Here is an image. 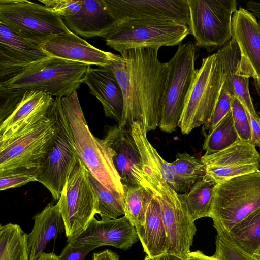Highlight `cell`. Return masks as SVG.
I'll return each instance as SVG.
<instances>
[{
    "mask_svg": "<svg viewBox=\"0 0 260 260\" xmlns=\"http://www.w3.org/2000/svg\"><path fill=\"white\" fill-rule=\"evenodd\" d=\"M34 224L27 235L29 260H36L44 252L47 244L65 232L64 222L58 204L50 203L33 217Z\"/></svg>",
    "mask_w": 260,
    "mask_h": 260,
    "instance_id": "d4e9b609",
    "label": "cell"
},
{
    "mask_svg": "<svg viewBox=\"0 0 260 260\" xmlns=\"http://www.w3.org/2000/svg\"><path fill=\"white\" fill-rule=\"evenodd\" d=\"M35 43L48 56L55 57L88 66L108 67L118 54L97 48L70 30L50 35Z\"/></svg>",
    "mask_w": 260,
    "mask_h": 260,
    "instance_id": "2e32d148",
    "label": "cell"
},
{
    "mask_svg": "<svg viewBox=\"0 0 260 260\" xmlns=\"http://www.w3.org/2000/svg\"><path fill=\"white\" fill-rule=\"evenodd\" d=\"M36 260H59V258L58 256L53 252H43Z\"/></svg>",
    "mask_w": 260,
    "mask_h": 260,
    "instance_id": "bcb514c9",
    "label": "cell"
},
{
    "mask_svg": "<svg viewBox=\"0 0 260 260\" xmlns=\"http://www.w3.org/2000/svg\"><path fill=\"white\" fill-rule=\"evenodd\" d=\"M225 75L224 84L232 96L236 97L244 108L253 116L257 117L249 90L251 72L239 47L232 38L216 52Z\"/></svg>",
    "mask_w": 260,
    "mask_h": 260,
    "instance_id": "d6986e66",
    "label": "cell"
},
{
    "mask_svg": "<svg viewBox=\"0 0 260 260\" xmlns=\"http://www.w3.org/2000/svg\"><path fill=\"white\" fill-rule=\"evenodd\" d=\"M159 49L137 48L120 52L109 66L121 88L124 108L120 128L140 122L147 132L159 126L168 68L158 58Z\"/></svg>",
    "mask_w": 260,
    "mask_h": 260,
    "instance_id": "6da1fadb",
    "label": "cell"
},
{
    "mask_svg": "<svg viewBox=\"0 0 260 260\" xmlns=\"http://www.w3.org/2000/svg\"><path fill=\"white\" fill-rule=\"evenodd\" d=\"M225 233L237 246L252 256L260 247V207Z\"/></svg>",
    "mask_w": 260,
    "mask_h": 260,
    "instance_id": "83f0119b",
    "label": "cell"
},
{
    "mask_svg": "<svg viewBox=\"0 0 260 260\" xmlns=\"http://www.w3.org/2000/svg\"><path fill=\"white\" fill-rule=\"evenodd\" d=\"M92 260H119V256L110 249H107L93 253Z\"/></svg>",
    "mask_w": 260,
    "mask_h": 260,
    "instance_id": "b9f144b4",
    "label": "cell"
},
{
    "mask_svg": "<svg viewBox=\"0 0 260 260\" xmlns=\"http://www.w3.org/2000/svg\"><path fill=\"white\" fill-rule=\"evenodd\" d=\"M0 22L34 43L69 30L45 5L27 0H0Z\"/></svg>",
    "mask_w": 260,
    "mask_h": 260,
    "instance_id": "4fadbf2b",
    "label": "cell"
},
{
    "mask_svg": "<svg viewBox=\"0 0 260 260\" xmlns=\"http://www.w3.org/2000/svg\"><path fill=\"white\" fill-rule=\"evenodd\" d=\"M144 260H184L183 259L173 254L164 253L162 254L154 256L149 257L146 256Z\"/></svg>",
    "mask_w": 260,
    "mask_h": 260,
    "instance_id": "f6af8a7d",
    "label": "cell"
},
{
    "mask_svg": "<svg viewBox=\"0 0 260 260\" xmlns=\"http://www.w3.org/2000/svg\"><path fill=\"white\" fill-rule=\"evenodd\" d=\"M130 131L140 152L142 164L147 166L163 179L173 189H175L173 162L163 159L157 150L150 143L145 127L140 122H134Z\"/></svg>",
    "mask_w": 260,
    "mask_h": 260,
    "instance_id": "4316f807",
    "label": "cell"
},
{
    "mask_svg": "<svg viewBox=\"0 0 260 260\" xmlns=\"http://www.w3.org/2000/svg\"><path fill=\"white\" fill-rule=\"evenodd\" d=\"M225 75L217 52L202 58L186 97L178 127L183 134L210 119L225 81Z\"/></svg>",
    "mask_w": 260,
    "mask_h": 260,
    "instance_id": "52a82bcc",
    "label": "cell"
},
{
    "mask_svg": "<svg viewBox=\"0 0 260 260\" xmlns=\"http://www.w3.org/2000/svg\"><path fill=\"white\" fill-rule=\"evenodd\" d=\"M173 164L175 190L179 193H187L206 174L205 166L201 158L186 152L178 153Z\"/></svg>",
    "mask_w": 260,
    "mask_h": 260,
    "instance_id": "f1b7e54d",
    "label": "cell"
},
{
    "mask_svg": "<svg viewBox=\"0 0 260 260\" xmlns=\"http://www.w3.org/2000/svg\"><path fill=\"white\" fill-rule=\"evenodd\" d=\"M37 169H20L0 172V190L18 187L37 181Z\"/></svg>",
    "mask_w": 260,
    "mask_h": 260,
    "instance_id": "d590c367",
    "label": "cell"
},
{
    "mask_svg": "<svg viewBox=\"0 0 260 260\" xmlns=\"http://www.w3.org/2000/svg\"><path fill=\"white\" fill-rule=\"evenodd\" d=\"M240 140L235 129L231 110L205 137L203 149L206 155L216 153L233 145Z\"/></svg>",
    "mask_w": 260,
    "mask_h": 260,
    "instance_id": "d6a6232c",
    "label": "cell"
},
{
    "mask_svg": "<svg viewBox=\"0 0 260 260\" xmlns=\"http://www.w3.org/2000/svg\"><path fill=\"white\" fill-rule=\"evenodd\" d=\"M246 8L255 16L260 26V2L248 1L246 3Z\"/></svg>",
    "mask_w": 260,
    "mask_h": 260,
    "instance_id": "ee69618b",
    "label": "cell"
},
{
    "mask_svg": "<svg viewBox=\"0 0 260 260\" xmlns=\"http://www.w3.org/2000/svg\"><path fill=\"white\" fill-rule=\"evenodd\" d=\"M57 204L68 239L81 233L96 214V196L88 169L80 158L68 177Z\"/></svg>",
    "mask_w": 260,
    "mask_h": 260,
    "instance_id": "30bf717a",
    "label": "cell"
},
{
    "mask_svg": "<svg viewBox=\"0 0 260 260\" xmlns=\"http://www.w3.org/2000/svg\"><path fill=\"white\" fill-rule=\"evenodd\" d=\"M260 207V172L231 178L218 184L209 217L217 232L227 233Z\"/></svg>",
    "mask_w": 260,
    "mask_h": 260,
    "instance_id": "8992f818",
    "label": "cell"
},
{
    "mask_svg": "<svg viewBox=\"0 0 260 260\" xmlns=\"http://www.w3.org/2000/svg\"><path fill=\"white\" fill-rule=\"evenodd\" d=\"M116 26L173 23L188 26L187 0H104Z\"/></svg>",
    "mask_w": 260,
    "mask_h": 260,
    "instance_id": "7c38bea8",
    "label": "cell"
},
{
    "mask_svg": "<svg viewBox=\"0 0 260 260\" xmlns=\"http://www.w3.org/2000/svg\"><path fill=\"white\" fill-rule=\"evenodd\" d=\"M89 66L47 56L0 79V97L19 100L28 91L47 93L62 98L71 95L84 83Z\"/></svg>",
    "mask_w": 260,
    "mask_h": 260,
    "instance_id": "7a4b0ae2",
    "label": "cell"
},
{
    "mask_svg": "<svg viewBox=\"0 0 260 260\" xmlns=\"http://www.w3.org/2000/svg\"><path fill=\"white\" fill-rule=\"evenodd\" d=\"M253 257L256 260H260V247L253 254Z\"/></svg>",
    "mask_w": 260,
    "mask_h": 260,
    "instance_id": "7dc6e473",
    "label": "cell"
},
{
    "mask_svg": "<svg viewBox=\"0 0 260 260\" xmlns=\"http://www.w3.org/2000/svg\"><path fill=\"white\" fill-rule=\"evenodd\" d=\"M124 191L125 215L135 226L139 238L143 231L146 210L152 195L142 186L126 188Z\"/></svg>",
    "mask_w": 260,
    "mask_h": 260,
    "instance_id": "836d02e7",
    "label": "cell"
},
{
    "mask_svg": "<svg viewBox=\"0 0 260 260\" xmlns=\"http://www.w3.org/2000/svg\"><path fill=\"white\" fill-rule=\"evenodd\" d=\"M189 34L195 46L211 52L232 37V17L237 10L235 0H187Z\"/></svg>",
    "mask_w": 260,
    "mask_h": 260,
    "instance_id": "9c48e42d",
    "label": "cell"
},
{
    "mask_svg": "<svg viewBox=\"0 0 260 260\" xmlns=\"http://www.w3.org/2000/svg\"><path fill=\"white\" fill-rule=\"evenodd\" d=\"M104 139L114 152L113 161L124 188L141 186L142 161L130 129L108 126Z\"/></svg>",
    "mask_w": 260,
    "mask_h": 260,
    "instance_id": "ac0fdd59",
    "label": "cell"
},
{
    "mask_svg": "<svg viewBox=\"0 0 260 260\" xmlns=\"http://www.w3.org/2000/svg\"><path fill=\"white\" fill-rule=\"evenodd\" d=\"M139 240L136 229L125 215L122 217L98 220L94 217L76 237L67 239L73 245L111 246L126 250Z\"/></svg>",
    "mask_w": 260,
    "mask_h": 260,
    "instance_id": "e0dca14e",
    "label": "cell"
},
{
    "mask_svg": "<svg viewBox=\"0 0 260 260\" xmlns=\"http://www.w3.org/2000/svg\"><path fill=\"white\" fill-rule=\"evenodd\" d=\"M62 19L70 31L87 38H105L116 26L104 0H84L77 13Z\"/></svg>",
    "mask_w": 260,
    "mask_h": 260,
    "instance_id": "cb8c5ba5",
    "label": "cell"
},
{
    "mask_svg": "<svg viewBox=\"0 0 260 260\" xmlns=\"http://www.w3.org/2000/svg\"><path fill=\"white\" fill-rule=\"evenodd\" d=\"M58 126L53 104L39 121L4 138H0V172L38 169L52 147Z\"/></svg>",
    "mask_w": 260,
    "mask_h": 260,
    "instance_id": "5b68a950",
    "label": "cell"
},
{
    "mask_svg": "<svg viewBox=\"0 0 260 260\" xmlns=\"http://www.w3.org/2000/svg\"><path fill=\"white\" fill-rule=\"evenodd\" d=\"M84 83L89 92L102 104L106 117L114 119L119 124L124 108V100L119 82L111 68H92L89 66Z\"/></svg>",
    "mask_w": 260,
    "mask_h": 260,
    "instance_id": "7402d4cb",
    "label": "cell"
},
{
    "mask_svg": "<svg viewBox=\"0 0 260 260\" xmlns=\"http://www.w3.org/2000/svg\"><path fill=\"white\" fill-rule=\"evenodd\" d=\"M61 101L79 157L106 188L124 197V188L113 161L114 152L106 140L95 137L90 132L77 91L61 98Z\"/></svg>",
    "mask_w": 260,
    "mask_h": 260,
    "instance_id": "3957f363",
    "label": "cell"
},
{
    "mask_svg": "<svg viewBox=\"0 0 260 260\" xmlns=\"http://www.w3.org/2000/svg\"><path fill=\"white\" fill-rule=\"evenodd\" d=\"M88 177L96 196V212L101 220L116 219L125 214L124 197L109 190L88 170Z\"/></svg>",
    "mask_w": 260,
    "mask_h": 260,
    "instance_id": "1f68e13d",
    "label": "cell"
},
{
    "mask_svg": "<svg viewBox=\"0 0 260 260\" xmlns=\"http://www.w3.org/2000/svg\"><path fill=\"white\" fill-rule=\"evenodd\" d=\"M47 56L37 44L0 22V79Z\"/></svg>",
    "mask_w": 260,
    "mask_h": 260,
    "instance_id": "ffe728a7",
    "label": "cell"
},
{
    "mask_svg": "<svg viewBox=\"0 0 260 260\" xmlns=\"http://www.w3.org/2000/svg\"><path fill=\"white\" fill-rule=\"evenodd\" d=\"M27 234L18 224L0 226V260H29Z\"/></svg>",
    "mask_w": 260,
    "mask_h": 260,
    "instance_id": "f546056e",
    "label": "cell"
},
{
    "mask_svg": "<svg viewBox=\"0 0 260 260\" xmlns=\"http://www.w3.org/2000/svg\"><path fill=\"white\" fill-rule=\"evenodd\" d=\"M196 48L192 41L181 43L167 62L168 72L162 97L159 128L171 133L178 127L184 103L196 77Z\"/></svg>",
    "mask_w": 260,
    "mask_h": 260,
    "instance_id": "ba28073f",
    "label": "cell"
},
{
    "mask_svg": "<svg viewBox=\"0 0 260 260\" xmlns=\"http://www.w3.org/2000/svg\"><path fill=\"white\" fill-rule=\"evenodd\" d=\"M201 159L205 166L206 178L217 184L231 178L260 172V154L250 142L240 140L228 148Z\"/></svg>",
    "mask_w": 260,
    "mask_h": 260,
    "instance_id": "9a60e30c",
    "label": "cell"
},
{
    "mask_svg": "<svg viewBox=\"0 0 260 260\" xmlns=\"http://www.w3.org/2000/svg\"><path fill=\"white\" fill-rule=\"evenodd\" d=\"M54 105L58 132L51 148L38 169L37 181L42 184L57 200H59L68 177L79 157L61 98H55Z\"/></svg>",
    "mask_w": 260,
    "mask_h": 260,
    "instance_id": "8fae6325",
    "label": "cell"
},
{
    "mask_svg": "<svg viewBox=\"0 0 260 260\" xmlns=\"http://www.w3.org/2000/svg\"><path fill=\"white\" fill-rule=\"evenodd\" d=\"M99 247L95 245H73L67 243L59 256V260H84L91 251Z\"/></svg>",
    "mask_w": 260,
    "mask_h": 260,
    "instance_id": "ab89813d",
    "label": "cell"
},
{
    "mask_svg": "<svg viewBox=\"0 0 260 260\" xmlns=\"http://www.w3.org/2000/svg\"><path fill=\"white\" fill-rule=\"evenodd\" d=\"M259 168H260V160H259Z\"/></svg>",
    "mask_w": 260,
    "mask_h": 260,
    "instance_id": "c3c4849f",
    "label": "cell"
},
{
    "mask_svg": "<svg viewBox=\"0 0 260 260\" xmlns=\"http://www.w3.org/2000/svg\"><path fill=\"white\" fill-rule=\"evenodd\" d=\"M249 67L260 96V26L252 13L240 7L232 17V37Z\"/></svg>",
    "mask_w": 260,
    "mask_h": 260,
    "instance_id": "44dd1931",
    "label": "cell"
},
{
    "mask_svg": "<svg viewBox=\"0 0 260 260\" xmlns=\"http://www.w3.org/2000/svg\"><path fill=\"white\" fill-rule=\"evenodd\" d=\"M54 99L42 91L24 93L10 114L0 122V138L18 133L46 117Z\"/></svg>",
    "mask_w": 260,
    "mask_h": 260,
    "instance_id": "603a6c76",
    "label": "cell"
},
{
    "mask_svg": "<svg viewBox=\"0 0 260 260\" xmlns=\"http://www.w3.org/2000/svg\"><path fill=\"white\" fill-rule=\"evenodd\" d=\"M188 34V26L183 24H141L117 26L104 39L107 46L120 53L137 48L175 46Z\"/></svg>",
    "mask_w": 260,
    "mask_h": 260,
    "instance_id": "5bb4252c",
    "label": "cell"
},
{
    "mask_svg": "<svg viewBox=\"0 0 260 260\" xmlns=\"http://www.w3.org/2000/svg\"><path fill=\"white\" fill-rule=\"evenodd\" d=\"M217 185L214 181L204 176L196 182L186 193L187 208L194 221L209 217Z\"/></svg>",
    "mask_w": 260,
    "mask_h": 260,
    "instance_id": "4dcf8cb0",
    "label": "cell"
},
{
    "mask_svg": "<svg viewBox=\"0 0 260 260\" xmlns=\"http://www.w3.org/2000/svg\"><path fill=\"white\" fill-rule=\"evenodd\" d=\"M231 106L234 125L240 140L250 142V127L246 110L235 96H232Z\"/></svg>",
    "mask_w": 260,
    "mask_h": 260,
    "instance_id": "74e56055",
    "label": "cell"
},
{
    "mask_svg": "<svg viewBox=\"0 0 260 260\" xmlns=\"http://www.w3.org/2000/svg\"><path fill=\"white\" fill-rule=\"evenodd\" d=\"M141 184L159 203L165 226L167 246L166 253L184 259L197 231L194 221L189 212L186 193H179L147 166L143 165Z\"/></svg>",
    "mask_w": 260,
    "mask_h": 260,
    "instance_id": "277c9868",
    "label": "cell"
},
{
    "mask_svg": "<svg viewBox=\"0 0 260 260\" xmlns=\"http://www.w3.org/2000/svg\"><path fill=\"white\" fill-rule=\"evenodd\" d=\"M232 95L223 83L220 95L208 121L203 125L202 134L206 137L231 111Z\"/></svg>",
    "mask_w": 260,
    "mask_h": 260,
    "instance_id": "8d00e7d4",
    "label": "cell"
},
{
    "mask_svg": "<svg viewBox=\"0 0 260 260\" xmlns=\"http://www.w3.org/2000/svg\"><path fill=\"white\" fill-rule=\"evenodd\" d=\"M49 10L62 18L71 16L81 9L83 1L40 0Z\"/></svg>",
    "mask_w": 260,
    "mask_h": 260,
    "instance_id": "f35d334b",
    "label": "cell"
},
{
    "mask_svg": "<svg viewBox=\"0 0 260 260\" xmlns=\"http://www.w3.org/2000/svg\"><path fill=\"white\" fill-rule=\"evenodd\" d=\"M151 195L139 240L147 255L154 257L166 252L167 239L159 203Z\"/></svg>",
    "mask_w": 260,
    "mask_h": 260,
    "instance_id": "484cf974",
    "label": "cell"
},
{
    "mask_svg": "<svg viewBox=\"0 0 260 260\" xmlns=\"http://www.w3.org/2000/svg\"><path fill=\"white\" fill-rule=\"evenodd\" d=\"M184 260H221L214 256H208L200 250L190 252Z\"/></svg>",
    "mask_w": 260,
    "mask_h": 260,
    "instance_id": "7bdbcfd3",
    "label": "cell"
},
{
    "mask_svg": "<svg viewBox=\"0 0 260 260\" xmlns=\"http://www.w3.org/2000/svg\"><path fill=\"white\" fill-rule=\"evenodd\" d=\"M213 256L221 260H256L237 246L226 233L217 232Z\"/></svg>",
    "mask_w": 260,
    "mask_h": 260,
    "instance_id": "e575fe53",
    "label": "cell"
},
{
    "mask_svg": "<svg viewBox=\"0 0 260 260\" xmlns=\"http://www.w3.org/2000/svg\"><path fill=\"white\" fill-rule=\"evenodd\" d=\"M246 111L250 127V143L255 147H260V118L259 116L255 117L252 116L246 110Z\"/></svg>",
    "mask_w": 260,
    "mask_h": 260,
    "instance_id": "60d3db41",
    "label": "cell"
}]
</instances>
